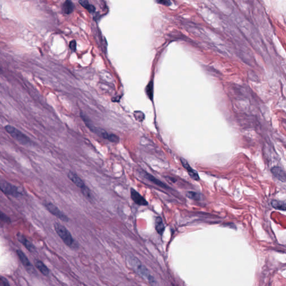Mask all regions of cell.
Returning a JSON list of instances; mask_svg holds the SVG:
<instances>
[{"label":"cell","mask_w":286,"mask_h":286,"mask_svg":"<svg viewBox=\"0 0 286 286\" xmlns=\"http://www.w3.org/2000/svg\"><path fill=\"white\" fill-rule=\"evenodd\" d=\"M158 2L161 3L162 5H164L166 6L171 5V2L170 1H158Z\"/></svg>","instance_id":"25"},{"label":"cell","mask_w":286,"mask_h":286,"mask_svg":"<svg viewBox=\"0 0 286 286\" xmlns=\"http://www.w3.org/2000/svg\"><path fill=\"white\" fill-rule=\"evenodd\" d=\"M107 140L112 143H118L119 142V138L115 134H109L107 137Z\"/></svg>","instance_id":"20"},{"label":"cell","mask_w":286,"mask_h":286,"mask_svg":"<svg viewBox=\"0 0 286 286\" xmlns=\"http://www.w3.org/2000/svg\"><path fill=\"white\" fill-rule=\"evenodd\" d=\"M130 195L132 200L139 206H147L148 205L147 201L134 188H131Z\"/></svg>","instance_id":"6"},{"label":"cell","mask_w":286,"mask_h":286,"mask_svg":"<svg viewBox=\"0 0 286 286\" xmlns=\"http://www.w3.org/2000/svg\"><path fill=\"white\" fill-rule=\"evenodd\" d=\"M54 226L57 234L66 245L73 249L77 247L72 236L66 227L58 222H56Z\"/></svg>","instance_id":"1"},{"label":"cell","mask_w":286,"mask_h":286,"mask_svg":"<svg viewBox=\"0 0 286 286\" xmlns=\"http://www.w3.org/2000/svg\"><path fill=\"white\" fill-rule=\"evenodd\" d=\"M272 206L275 209L279 210L285 211L286 210V202L285 201H281L273 200L272 201Z\"/></svg>","instance_id":"16"},{"label":"cell","mask_w":286,"mask_h":286,"mask_svg":"<svg viewBox=\"0 0 286 286\" xmlns=\"http://www.w3.org/2000/svg\"><path fill=\"white\" fill-rule=\"evenodd\" d=\"M35 266L38 270L40 271L43 275H48L49 274V270L45 264L40 260L35 262Z\"/></svg>","instance_id":"14"},{"label":"cell","mask_w":286,"mask_h":286,"mask_svg":"<svg viewBox=\"0 0 286 286\" xmlns=\"http://www.w3.org/2000/svg\"><path fill=\"white\" fill-rule=\"evenodd\" d=\"M17 239L19 241L23 244V245L27 248L29 251H34L35 248L34 245H32V243H31L27 239V238L25 237L24 236L22 235L21 234H17Z\"/></svg>","instance_id":"10"},{"label":"cell","mask_w":286,"mask_h":286,"mask_svg":"<svg viewBox=\"0 0 286 286\" xmlns=\"http://www.w3.org/2000/svg\"><path fill=\"white\" fill-rule=\"evenodd\" d=\"M181 162H182V166H183L184 168L187 170L188 174L192 179L196 181H198L200 179V177L198 176L197 172L195 170L192 168V167L190 166V164L184 158H181Z\"/></svg>","instance_id":"8"},{"label":"cell","mask_w":286,"mask_h":286,"mask_svg":"<svg viewBox=\"0 0 286 286\" xmlns=\"http://www.w3.org/2000/svg\"><path fill=\"white\" fill-rule=\"evenodd\" d=\"M272 173L277 179L283 182L286 181L285 172L280 167H274L272 169Z\"/></svg>","instance_id":"9"},{"label":"cell","mask_w":286,"mask_h":286,"mask_svg":"<svg viewBox=\"0 0 286 286\" xmlns=\"http://www.w3.org/2000/svg\"><path fill=\"white\" fill-rule=\"evenodd\" d=\"M81 5L86 8L89 12H94L95 11V7L94 6L90 4L87 1H80Z\"/></svg>","instance_id":"17"},{"label":"cell","mask_w":286,"mask_h":286,"mask_svg":"<svg viewBox=\"0 0 286 286\" xmlns=\"http://www.w3.org/2000/svg\"><path fill=\"white\" fill-rule=\"evenodd\" d=\"M144 176L147 179H148L150 182H153L154 184H155V185L158 186H159V187L163 188H167V189L169 188L168 186L166 185L164 183L161 182L160 180L157 179V178H155V177L153 176L152 174L148 173L146 172H144Z\"/></svg>","instance_id":"11"},{"label":"cell","mask_w":286,"mask_h":286,"mask_svg":"<svg viewBox=\"0 0 286 286\" xmlns=\"http://www.w3.org/2000/svg\"><path fill=\"white\" fill-rule=\"evenodd\" d=\"M146 91H147V94L148 96L149 97V99H152L153 97V82H150L148 85L146 89Z\"/></svg>","instance_id":"18"},{"label":"cell","mask_w":286,"mask_h":286,"mask_svg":"<svg viewBox=\"0 0 286 286\" xmlns=\"http://www.w3.org/2000/svg\"><path fill=\"white\" fill-rule=\"evenodd\" d=\"M0 70H1V68H0Z\"/></svg>","instance_id":"26"},{"label":"cell","mask_w":286,"mask_h":286,"mask_svg":"<svg viewBox=\"0 0 286 286\" xmlns=\"http://www.w3.org/2000/svg\"><path fill=\"white\" fill-rule=\"evenodd\" d=\"M0 190L6 195L15 197H19L20 196L22 195L18 187L5 181L0 180Z\"/></svg>","instance_id":"4"},{"label":"cell","mask_w":286,"mask_h":286,"mask_svg":"<svg viewBox=\"0 0 286 286\" xmlns=\"http://www.w3.org/2000/svg\"><path fill=\"white\" fill-rule=\"evenodd\" d=\"M74 9V5L73 3L70 1H67L63 3L62 6V10L65 14H70L71 13Z\"/></svg>","instance_id":"15"},{"label":"cell","mask_w":286,"mask_h":286,"mask_svg":"<svg viewBox=\"0 0 286 286\" xmlns=\"http://www.w3.org/2000/svg\"><path fill=\"white\" fill-rule=\"evenodd\" d=\"M46 209L48 210L51 214H52L54 216L56 217L59 219L62 220L64 222H68L69 218L66 215L61 211L56 206H55L53 203L49 202L46 204Z\"/></svg>","instance_id":"5"},{"label":"cell","mask_w":286,"mask_h":286,"mask_svg":"<svg viewBox=\"0 0 286 286\" xmlns=\"http://www.w3.org/2000/svg\"><path fill=\"white\" fill-rule=\"evenodd\" d=\"M70 48L73 51H75L76 49V42L75 40H73L70 43Z\"/></svg>","instance_id":"23"},{"label":"cell","mask_w":286,"mask_h":286,"mask_svg":"<svg viewBox=\"0 0 286 286\" xmlns=\"http://www.w3.org/2000/svg\"><path fill=\"white\" fill-rule=\"evenodd\" d=\"M0 220L4 222H10L9 217L1 210H0Z\"/></svg>","instance_id":"22"},{"label":"cell","mask_w":286,"mask_h":286,"mask_svg":"<svg viewBox=\"0 0 286 286\" xmlns=\"http://www.w3.org/2000/svg\"><path fill=\"white\" fill-rule=\"evenodd\" d=\"M155 230L157 231V233L160 234L162 235L163 233L165 230V227L163 224V220L162 219L161 217H157L155 219Z\"/></svg>","instance_id":"13"},{"label":"cell","mask_w":286,"mask_h":286,"mask_svg":"<svg viewBox=\"0 0 286 286\" xmlns=\"http://www.w3.org/2000/svg\"><path fill=\"white\" fill-rule=\"evenodd\" d=\"M134 116L135 119L139 122H142L144 120V115L143 112L140 111H135L134 113Z\"/></svg>","instance_id":"21"},{"label":"cell","mask_w":286,"mask_h":286,"mask_svg":"<svg viewBox=\"0 0 286 286\" xmlns=\"http://www.w3.org/2000/svg\"><path fill=\"white\" fill-rule=\"evenodd\" d=\"M5 129L13 139L19 142L20 144L25 145L32 144L31 139L15 127L8 125L6 126Z\"/></svg>","instance_id":"3"},{"label":"cell","mask_w":286,"mask_h":286,"mask_svg":"<svg viewBox=\"0 0 286 286\" xmlns=\"http://www.w3.org/2000/svg\"><path fill=\"white\" fill-rule=\"evenodd\" d=\"M0 282H1L2 286H10L7 281L6 280L5 278H0Z\"/></svg>","instance_id":"24"},{"label":"cell","mask_w":286,"mask_h":286,"mask_svg":"<svg viewBox=\"0 0 286 286\" xmlns=\"http://www.w3.org/2000/svg\"><path fill=\"white\" fill-rule=\"evenodd\" d=\"M68 177L77 187L80 188L81 191H83L87 188L83 181L77 174L75 173V172H69L68 173Z\"/></svg>","instance_id":"7"},{"label":"cell","mask_w":286,"mask_h":286,"mask_svg":"<svg viewBox=\"0 0 286 286\" xmlns=\"http://www.w3.org/2000/svg\"><path fill=\"white\" fill-rule=\"evenodd\" d=\"M187 196L188 198L196 200H198L200 198V196L197 193L195 192H188L187 193Z\"/></svg>","instance_id":"19"},{"label":"cell","mask_w":286,"mask_h":286,"mask_svg":"<svg viewBox=\"0 0 286 286\" xmlns=\"http://www.w3.org/2000/svg\"><path fill=\"white\" fill-rule=\"evenodd\" d=\"M128 261L131 267L133 268L139 275H141L143 278L149 281V282L151 284L155 282L154 278L150 275L147 268L142 264V263L140 262L139 260L136 257L133 256L128 257Z\"/></svg>","instance_id":"2"},{"label":"cell","mask_w":286,"mask_h":286,"mask_svg":"<svg viewBox=\"0 0 286 286\" xmlns=\"http://www.w3.org/2000/svg\"><path fill=\"white\" fill-rule=\"evenodd\" d=\"M16 253H17V255L19 257V259L22 262V264L24 265L25 267H31L32 265H31L29 259L27 258V255L25 254L24 253L22 252L20 250H17L16 251Z\"/></svg>","instance_id":"12"}]
</instances>
